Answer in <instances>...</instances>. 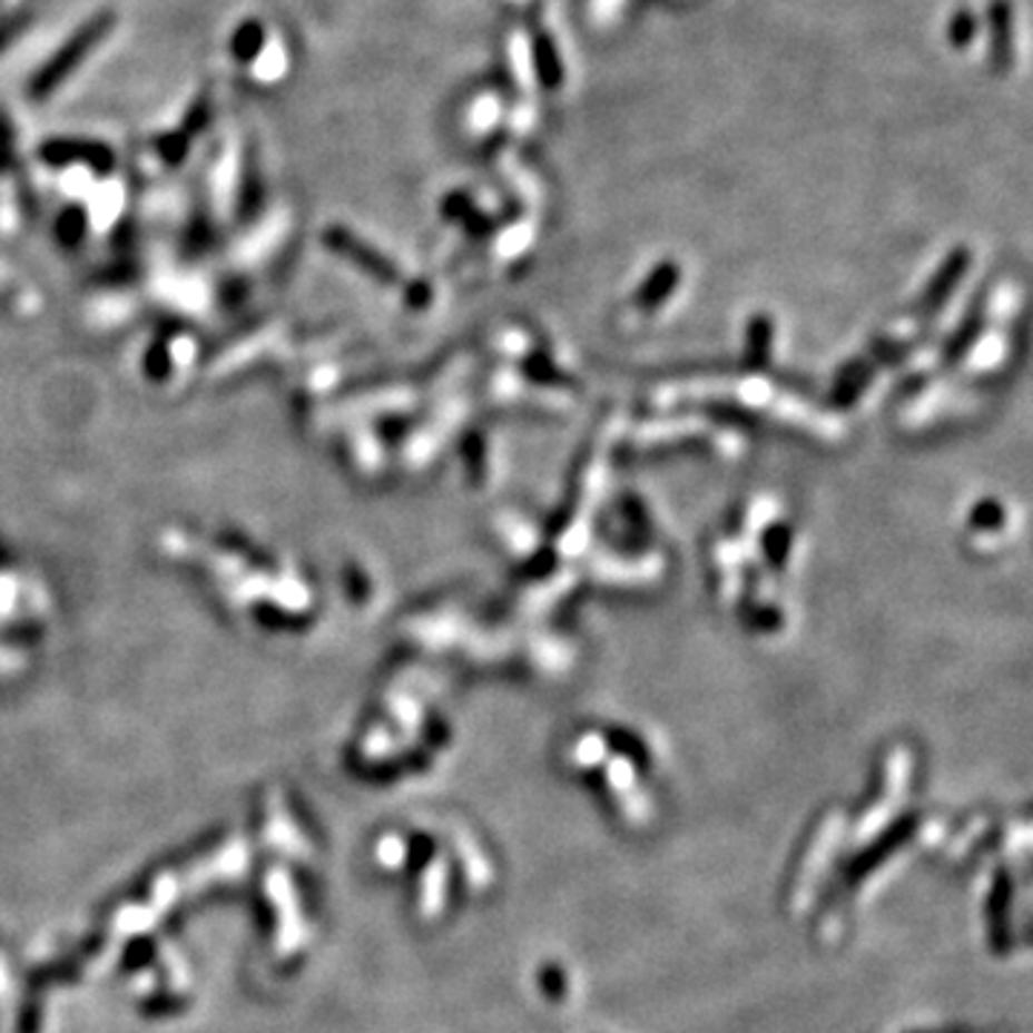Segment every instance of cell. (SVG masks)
Returning a JSON list of instances; mask_svg holds the SVG:
<instances>
[{"instance_id":"4","label":"cell","mask_w":1033,"mask_h":1033,"mask_svg":"<svg viewBox=\"0 0 1033 1033\" xmlns=\"http://www.w3.org/2000/svg\"><path fill=\"white\" fill-rule=\"evenodd\" d=\"M973 32H976V21H973V14L967 12V9L956 12V18H953V23H951V41L962 49L973 41Z\"/></svg>"},{"instance_id":"2","label":"cell","mask_w":1033,"mask_h":1033,"mask_svg":"<svg viewBox=\"0 0 1033 1033\" xmlns=\"http://www.w3.org/2000/svg\"><path fill=\"white\" fill-rule=\"evenodd\" d=\"M991 18V61L993 69H1005L1013 61V7L1007 0H993Z\"/></svg>"},{"instance_id":"1","label":"cell","mask_w":1033,"mask_h":1033,"mask_svg":"<svg viewBox=\"0 0 1033 1033\" xmlns=\"http://www.w3.org/2000/svg\"><path fill=\"white\" fill-rule=\"evenodd\" d=\"M107 29H109V18H96V21H89L87 27H83L81 32H78L76 38H72V41L61 49V52L55 55L52 61H49L41 72H38V78L32 81V96L35 98L49 96V89L58 87V83H61L63 78H67L69 72H72V69H76L78 63L87 58L89 49L101 41L104 35H107Z\"/></svg>"},{"instance_id":"3","label":"cell","mask_w":1033,"mask_h":1033,"mask_svg":"<svg viewBox=\"0 0 1033 1033\" xmlns=\"http://www.w3.org/2000/svg\"><path fill=\"white\" fill-rule=\"evenodd\" d=\"M534 67H538V78L545 89H558L563 83V61L551 38L538 35L534 41Z\"/></svg>"}]
</instances>
